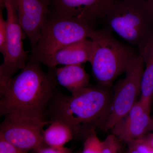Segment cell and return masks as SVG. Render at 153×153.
I'll return each mask as SVG.
<instances>
[{
  "label": "cell",
  "mask_w": 153,
  "mask_h": 153,
  "mask_svg": "<svg viewBox=\"0 0 153 153\" xmlns=\"http://www.w3.org/2000/svg\"><path fill=\"white\" fill-rule=\"evenodd\" d=\"M0 153H28L15 146L0 137Z\"/></svg>",
  "instance_id": "cell-20"
},
{
  "label": "cell",
  "mask_w": 153,
  "mask_h": 153,
  "mask_svg": "<svg viewBox=\"0 0 153 153\" xmlns=\"http://www.w3.org/2000/svg\"><path fill=\"white\" fill-rule=\"evenodd\" d=\"M124 153H140L137 151L132 149V148L128 147L127 150Z\"/></svg>",
  "instance_id": "cell-24"
},
{
  "label": "cell",
  "mask_w": 153,
  "mask_h": 153,
  "mask_svg": "<svg viewBox=\"0 0 153 153\" xmlns=\"http://www.w3.org/2000/svg\"><path fill=\"white\" fill-rule=\"evenodd\" d=\"M0 125V137L15 146L27 151L36 150L47 145L44 127L50 124L46 117L10 114Z\"/></svg>",
  "instance_id": "cell-7"
},
{
  "label": "cell",
  "mask_w": 153,
  "mask_h": 153,
  "mask_svg": "<svg viewBox=\"0 0 153 153\" xmlns=\"http://www.w3.org/2000/svg\"><path fill=\"white\" fill-rule=\"evenodd\" d=\"M152 103H153V98L152 99Z\"/></svg>",
  "instance_id": "cell-26"
},
{
  "label": "cell",
  "mask_w": 153,
  "mask_h": 153,
  "mask_svg": "<svg viewBox=\"0 0 153 153\" xmlns=\"http://www.w3.org/2000/svg\"><path fill=\"white\" fill-rule=\"evenodd\" d=\"M49 121V126L44 133V141L47 146L61 147L74 138L73 131L68 125L60 120Z\"/></svg>",
  "instance_id": "cell-15"
},
{
  "label": "cell",
  "mask_w": 153,
  "mask_h": 153,
  "mask_svg": "<svg viewBox=\"0 0 153 153\" xmlns=\"http://www.w3.org/2000/svg\"><path fill=\"white\" fill-rule=\"evenodd\" d=\"M146 142L152 146L153 148V132L152 133L147 134L141 138Z\"/></svg>",
  "instance_id": "cell-22"
},
{
  "label": "cell",
  "mask_w": 153,
  "mask_h": 153,
  "mask_svg": "<svg viewBox=\"0 0 153 153\" xmlns=\"http://www.w3.org/2000/svg\"><path fill=\"white\" fill-rule=\"evenodd\" d=\"M144 1H147V0H144Z\"/></svg>",
  "instance_id": "cell-28"
},
{
  "label": "cell",
  "mask_w": 153,
  "mask_h": 153,
  "mask_svg": "<svg viewBox=\"0 0 153 153\" xmlns=\"http://www.w3.org/2000/svg\"><path fill=\"white\" fill-rule=\"evenodd\" d=\"M20 25L32 49L37 44L51 12L50 0H14Z\"/></svg>",
  "instance_id": "cell-9"
},
{
  "label": "cell",
  "mask_w": 153,
  "mask_h": 153,
  "mask_svg": "<svg viewBox=\"0 0 153 153\" xmlns=\"http://www.w3.org/2000/svg\"><path fill=\"white\" fill-rule=\"evenodd\" d=\"M113 95L107 88L88 85L70 96L56 92L48 108L50 121H61L83 139L103 130L109 116Z\"/></svg>",
  "instance_id": "cell-1"
},
{
  "label": "cell",
  "mask_w": 153,
  "mask_h": 153,
  "mask_svg": "<svg viewBox=\"0 0 153 153\" xmlns=\"http://www.w3.org/2000/svg\"><path fill=\"white\" fill-rule=\"evenodd\" d=\"M103 20L110 31L139 50L153 36V15L147 1L114 0Z\"/></svg>",
  "instance_id": "cell-4"
},
{
  "label": "cell",
  "mask_w": 153,
  "mask_h": 153,
  "mask_svg": "<svg viewBox=\"0 0 153 153\" xmlns=\"http://www.w3.org/2000/svg\"><path fill=\"white\" fill-rule=\"evenodd\" d=\"M79 153V152H76V153Z\"/></svg>",
  "instance_id": "cell-27"
},
{
  "label": "cell",
  "mask_w": 153,
  "mask_h": 153,
  "mask_svg": "<svg viewBox=\"0 0 153 153\" xmlns=\"http://www.w3.org/2000/svg\"><path fill=\"white\" fill-rule=\"evenodd\" d=\"M0 5L4 7L7 14V45L4 61L0 66V95L14 74L27 64V52L24 42L27 38L19 22L14 0H0Z\"/></svg>",
  "instance_id": "cell-6"
},
{
  "label": "cell",
  "mask_w": 153,
  "mask_h": 153,
  "mask_svg": "<svg viewBox=\"0 0 153 153\" xmlns=\"http://www.w3.org/2000/svg\"><path fill=\"white\" fill-rule=\"evenodd\" d=\"M149 111L138 100L129 112L110 130L120 141L128 143L141 138L151 131L152 119Z\"/></svg>",
  "instance_id": "cell-11"
},
{
  "label": "cell",
  "mask_w": 153,
  "mask_h": 153,
  "mask_svg": "<svg viewBox=\"0 0 153 153\" xmlns=\"http://www.w3.org/2000/svg\"><path fill=\"white\" fill-rule=\"evenodd\" d=\"M145 70L142 77L140 101L150 111L153 98V36L143 49Z\"/></svg>",
  "instance_id": "cell-14"
},
{
  "label": "cell",
  "mask_w": 153,
  "mask_h": 153,
  "mask_svg": "<svg viewBox=\"0 0 153 153\" xmlns=\"http://www.w3.org/2000/svg\"><path fill=\"white\" fill-rule=\"evenodd\" d=\"M151 131L153 132V119H152V123H151Z\"/></svg>",
  "instance_id": "cell-25"
},
{
  "label": "cell",
  "mask_w": 153,
  "mask_h": 153,
  "mask_svg": "<svg viewBox=\"0 0 153 153\" xmlns=\"http://www.w3.org/2000/svg\"><path fill=\"white\" fill-rule=\"evenodd\" d=\"M103 141L99 138L96 132L92 133L85 139L83 149L80 153H102Z\"/></svg>",
  "instance_id": "cell-16"
},
{
  "label": "cell",
  "mask_w": 153,
  "mask_h": 153,
  "mask_svg": "<svg viewBox=\"0 0 153 153\" xmlns=\"http://www.w3.org/2000/svg\"><path fill=\"white\" fill-rule=\"evenodd\" d=\"M4 9L0 7V52L3 57L6 54L7 45V22L3 16V10Z\"/></svg>",
  "instance_id": "cell-18"
},
{
  "label": "cell",
  "mask_w": 153,
  "mask_h": 153,
  "mask_svg": "<svg viewBox=\"0 0 153 153\" xmlns=\"http://www.w3.org/2000/svg\"><path fill=\"white\" fill-rule=\"evenodd\" d=\"M148 5L153 15V0H147Z\"/></svg>",
  "instance_id": "cell-23"
},
{
  "label": "cell",
  "mask_w": 153,
  "mask_h": 153,
  "mask_svg": "<svg viewBox=\"0 0 153 153\" xmlns=\"http://www.w3.org/2000/svg\"><path fill=\"white\" fill-rule=\"evenodd\" d=\"M139 51L138 57L127 69L125 76L115 85L109 116L103 128L105 131L111 129L138 101L144 64L143 49Z\"/></svg>",
  "instance_id": "cell-8"
},
{
  "label": "cell",
  "mask_w": 153,
  "mask_h": 153,
  "mask_svg": "<svg viewBox=\"0 0 153 153\" xmlns=\"http://www.w3.org/2000/svg\"><path fill=\"white\" fill-rule=\"evenodd\" d=\"M38 61L30 60L13 77L0 99V116L10 114L46 117L57 83L54 68L46 72Z\"/></svg>",
  "instance_id": "cell-2"
},
{
  "label": "cell",
  "mask_w": 153,
  "mask_h": 153,
  "mask_svg": "<svg viewBox=\"0 0 153 153\" xmlns=\"http://www.w3.org/2000/svg\"><path fill=\"white\" fill-rule=\"evenodd\" d=\"M93 51V42L84 39L61 48L45 57L40 63L49 67L56 68L59 65L82 64L90 61Z\"/></svg>",
  "instance_id": "cell-12"
},
{
  "label": "cell",
  "mask_w": 153,
  "mask_h": 153,
  "mask_svg": "<svg viewBox=\"0 0 153 153\" xmlns=\"http://www.w3.org/2000/svg\"><path fill=\"white\" fill-rule=\"evenodd\" d=\"M114 0H50L53 12L76 17L94 26L103 20Z\"/></svg>",
  "instance_id": "cell-10"
},
{
  "label": "cell",
  "mask_w": 153,
  "mask_h": 153,
  "mask_svg": "<svg viewBox=\"0 0 153 153\" xmlns=\"http://www.w3.org/2000/svg\"><path fill=\"white\" fill-rule=\"evenodd\" d=\"M57 83L73 94L89 85L90 76L82 64L54 68Z\"/></svg>",
  "instance_id": "cell-13"
},
{
  "label": "cell",
  "mask_w": 153,
  "mask_h": 153,
  "mask_svg": "<svg viewBox=\"0 0 153 153\" xmlns=\"http://www.w3.org/2000/svg\"><path fill=\"white\" fill-rule=\"evenodd\" d=\"M128 147L132 148L140 153H153V148L142 138L138 139L127 144Z\"/></svg>",
  "instance_id": "cell-19"
},
{
  "label": "cell",
  "mask_w": 153,
  "mask_h": 153,
  "mask_svg": "<svg viewBox=\"0 0 153 153\" xmlns=\"http://www.w3.org/2000/svg\"><path fill=\"white\" fill-rule=\"evenodd\" d=\"M102 153H121L120 141L114 135H108L103 140Z\"/></svg>",
  "instance_id": "cell-17"
},
{
  "label": "cell",
  "mask_w": 153,
  "mask_h": 153,
  "mask_svg": "<svg viewBox=\"0 0 153 153\" xmlns=\"http://www.w3.org/2000/svg\"><path fill=\"white\" fill-rule=\"evenodd\" d=\"M94 26L82 19L51 12L29 60L40 62L67 45L89 38Z\"/></svg>",
  "instance_id": "cell-5"
},
{
  "label": "cell",
  "mask_w": 153,
  "mask_h": 153,
  "mask_svg": "<svg viewBox=\"0 0 153 153\" xmlns=\"http://www.w3.org/2000/svg\"><path fill=\"white\" fill-rule=\"evenodd\" d=\"M89 38L93 42L89 63L93 76L98 85L109 88L135 61L140 52L118 41L107 28L94 29Z\"/></svg>",
  "instance_id": "cell-3"
},
{
  "label": "cell",
  "mask_w": 153,
  "mask_h": 153,
  "mask_svg": "<svg viewBox=\"0 0 153 153\" xmlns=\"http://www.w3.org/2000/svg\"><path fill=\"white\" fill-rule=\"evenodd\" d=\"M35 153H73L72 149L70 148L61 147H56L45 146L37 149L34 151Z\"/></svg>",
  "instance_id": "cell-21"
}]
</instances>
